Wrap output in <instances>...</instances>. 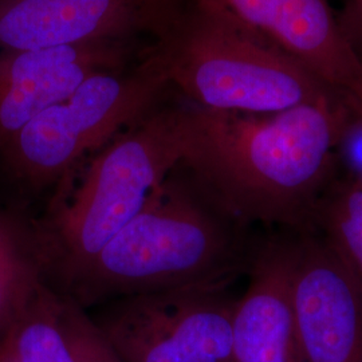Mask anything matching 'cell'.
Returning a JSON list of instances; mask_svg holds the SVG:
<instances>
[{
  "mask_svg": "<svg viewBox=\"0 0 362 362\" xmlns=\"http://www.w3.org/2000/svg\"><path fill=\"white\" fill-rule=\"evenodd\" d=\"M59 313L61 297L45 286L0 341V362H76Z\"/></svg>",
  "mask_w": 362,
  "mask_h": 362,
  "instance_id": "cell-12",
  "label": "cell"
},
{
  "mask_svg": "<svg viewBox=\"0 0 362 362\" xmlns=\"http://www.w3.org/2000/svg\"><path fill=\"white\" fill-rule=\"evenodd\" d=\"M314 230L349 274L362 296V188L336 180L315 212Z\"/></svg>",
  "mask_w": 362,
  "mask_h": 362,
  "instance_id": "cell-13",
  "label": "cell"
},
{
  "mask_svg": "<svg viewBox=\"0 0 362 362\" xmlns=\"http://www.w3.org/2000/svg\"><path fill=\"white\" fill-rule=\"evenodd\" d=\"M248 285L233 315V362H305L290 291V243L251 252Z\"/></svg>",
  "mask_w": 362,
  "mask_h": 362,
  "instance_id": "cell-11",
  "label": "cell"
},
{
  "mask_svg": "<svg viewBox=\"0 0 362 362\" xmlns=\"http://www.w3.org/2000/svg\"><path fill=\"white\" fill-rule=\"evenodd\" d=\"M177 168L70 288L81 306L116 296L227 287L246 270L251 252L242 227Z\"/></svg>",
  "mask_w": 362,
  "mask_h": 362,
  "instance_id": "cell-3",
  "label": "cell"
},
{
  "mask_svg": "<svg viewBox=\"0 0 362 362\" xmlns=\"http://www.w3.org/2000/svg\"><path fill=\"white\" fill-rule=\"evenodd\" d=\"M350 113L353 117L354 129H362V95L349 105Z\"/></svg>",
  "mask_w": 362,
  "mask_h": 362,
  "instance_id": "cell-17",
  "label": "cell"
},
{
  "mask_svg": "<svg viewBox=\"0 0 362 362\" xmlns=\"http://www.w3.org/2000/svg\"><path fill=\"white\" fill-rule=\"evenodd\" d=\"M144 52L169 85H176L194 106L212 110L269 115L338 94L293 58L199 0H188L175 25Z\"/></svg>",
  "mask_w": 362,
  "mask_h": 362,
  "instance_id": "cell-4",
  "label": "cell"
},
{
  "mask_svg": "<svg viewBox=\"0 0 362 362\" xmlns=\"http://www.w3.org/2000/svg\"><path fill=\"white\" fill-rule=\"evenodd\" d=\"M188 0H0V50L163 35Z\"/></svg>",
  "mask_w": 362,
  "mask_h": 362,
  "instance_id": "cell-7",
  "label": "cell"
},
{
  "mask_svg": "<svg viewBox=\"0 0 362 362\" xmlns=\"http://www.w3.org/2000/svg\"><path fill=\"white\" fill-rule=\"evenodd\" d=\"M45 286L34 248L0 219V341Z\"/></svg>",
  "mask_w": 362,
  "mask_h": 362,
  "instance_id": "cell-14",
  "label": "cell"
},
{
  "mask_svg": "<svg viewBox=\"0 0 362 362\" xmlns=\"http://www.w3.org/2000/svg\"><path fill=\"white\" fill-rule=\"evenodd\" d=\"M182 107L153 110L57 182L34 252L43 272L70 290L93 259L177 168Z\"/></svg>",
  "mask_w": 362,
  "mask_h": 362,
  "instance_id": "cell-2",
  "label": "cell"
},
{
  "mask_svg": "<svg viewBox=\"0 0 362 362\" xmlns=\"http://www.w3.org/2000/svg\"><path fill=\"white\" fill-rule=\"evenodd\" d=\"M337 21L350 52L362 69V0H345Z\"/></svg>",
  "mask_w": 362,
  "mask_h": 362,
  "instance_id": "cell-16",
  "label": "cell"
},
{
  "mask_svg": "<svg viewBox=\"0 0 362 362\" xmlns=\"http://www.w3.org/2000/svg\"><path fill=\"white\" fill-rule=\"evenodd\" d=\"M262 39L341 94L362 95V69L329 0H199Z\"/></svg>",
  "mask_w": 362,
  "mask_h": 362,
  "instance_id": "cell-9",
  "label": "cell"
},
{
  "mask_svg": "<svg viewBox=\"0 0 362 362\" xmlns=\"http://www.w3.org/2000/svg\"><path fill=\"white\" fill-rule=\"evenodd\" d=\"M290 243V291L305 362H362V296L324 240Z\"/></svg>",
  "mask_w": 362,
  "mask_h": 362,
  "instance_id": "cell-8",
  "label": "cell"
},
{
  "mask_svg": "<svg viewBox=\"0 0 362 362\" xmlns=\"http://www.w3.org/2000/svg\"><path fill=\"white\" fill-rule=\"evenodd\" d=\"M61 325L76 362H127L73 298H61Z\"/></svg>",
  "mask_w": 362,
  "mask_h": 362,
  "instance_id": "cell-15",
  "label": "cell"
},
{
  "mask_svg": "<svg viewBox=\"0 0 362 362\" xmlns=\"http://www.w3.org/2000/svg\"><path fill=\"white\" fill-rule=\"evenodd\" d=\"M168 79L145 55L133 70L93 74L62 101L19 130L0 156L34 188L57 184L67 172L153 112Z\"/></svg>",
  "mask_w": 362,
  "mask_h": 362,
  "instance_id": "cell-5",
  "label": "cell"
},
{
  "mask_svg": "<svg viewBox=\"0 0 362 362\" xmlns=\"http://www.w3.org/2000/svg\"><path fill=\"white\" fill-rule=\"evenodd\" d=\"M227 287H184L121 299L97 326L127 362H233L236 300Z\"/></svg>",
  "mask_w": 362,
  "mask_h": 362,
  "instance_id": "cell-6",
  "label": "cell"
},
{
  "mask_svg": "<svg viewBox=\"0 0 362 362\" xmlns=\"http://www.w3.org/2000/svg\"><path fill=\"white\" fill-rule=\"evenodd\" d=\"M136 39H105L38 50H0V153L40 112L93 74L124 69Z\"/></svg>",
  "mask_w": 362,
  "mask_h": 362,
  "instance_id": "cell-10",
  "label": "cell"
},
{
  "mask_svg": "<svg viewBox=\"0 0 362 362\" xmlns=\"http://www.w3.org/2000/svg\"><path fill=\"white\" fill-rule=\"evenodd\" d=\"M353 129L338 94L269 115L182 107L180 167L240 227L263 223L313 233L336 181L339 146Z\"/></svg>",
  "mask_w": 362,
  "mask_h": 362,
  "instance_id": "cell-1",
  "label": "cell"
},
{
  "mask_svg": "<svg viewBox=\"0 0 362 362\" xmlns=\"http://www.w3.org/2000/svg\"><path fill=\"white\" fill-rule=\"evenodd\" d=\"M353 180L356 181V184H358L362 188V170L356 177H353Z\"/></svg>",
  "mask_w": 362,
  "mask_h": 362,
  "instance_id": "cell-18",
  "label": "cell"
}]
</instances>
